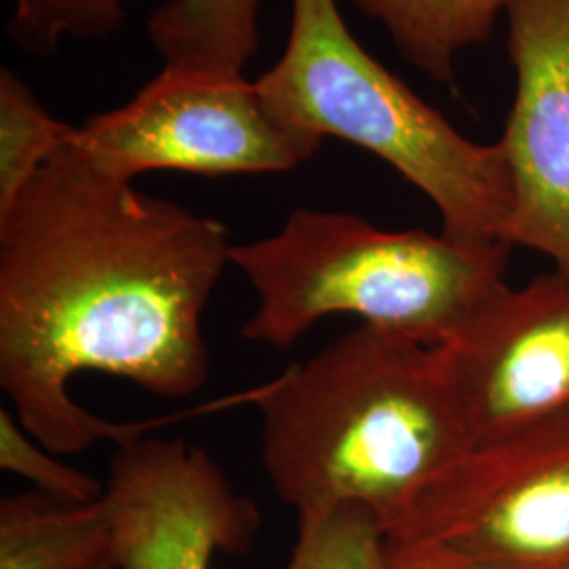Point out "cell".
<instances>
[{"instance_id":"cell-10","label":"cell","mask_w":569,"mask_h":569,"mask_svg":"<svg viewBox=\"0 0 569 569\" xmlns=\"http://www.w3.org/2000/svg\"><path fill=\"white\" fill-rule=\"evenodd\" d=\"M0 569H119L106 500L72 502L39 489L0 502Z\"/></svg>"},{"instance_id":"cell-7","label":"cell","mask_w":569,"mask_h":569,"mask_svg":"<svg viewBox=\"0 0 569 569\" xmlns=\"http://www.w3.org/2000/svg\"><path fill=\"white\" fill-rule=\"evenodd\" d=\"M103 500L119 569H211L218 552L249 550L262 526L256 502L182 439L142 435L119 446Z\"/></svg>"},{"instance_id":"cell-16","label":"cell","mask_w":569,"mask_h":569,"mask_svg":"<svg viewBox=\"0 0 569 569\" xmlns=\"http://www.w3.org/2000/svg\"><path fill=\"white\" fill-rule=\"evenodd\" d=\"M58 453L41 446L13 411L0 409V467L7 472L28 479L34 488L61 500L93 502L100 500L106 488L89 472L70 467L53 458Z\"/></svg>"},{"instance_id":"cell-9","label":"cell","mask_w":569,"mask_h":569,"mask_svg":"<svg viewBox=\"0 0 569 569\" xmlns=\"http://www.w3.org/2000/svg\"><path fill=\"white\" fill-rule=\"evenodd\" d=\"M443 350L475 443L569 406V277L500 289Z\"/></svg>"},{"instance_id":"cell-13","label":"cell","mask_w":569,"mask_h":569,"mask_svg":"<svg viewBox=\"0 0 569 569\" xmlns=\"http://www.w3.org/2000/svg\"><path fill=\"white\" fill-rule=\"evenodd\" d=\"M74 127L53 119L16 72H0V213L42 164L72 142Z\"/></svg>"},{"instance_id":"cell-11","label":"cell","mask_w":569,"mask_h":569,"mask_svg":"<svg viewBox=\"0 0 569 569\" xmlns=\"http://www.w3.org/2000/svg\"><path fill=\"white\" fill-rule=\"evenodd\" d=\"M387 28L399 53L441 84L462 51L488 41L510 0H352Z\"/></svg>"},{"instance_id":"cell-15","label":"cell","mask_w":569,"mask_h":569,"mask_svg":"<svg viewBox=\"0 0 569 569\" xmlns=\"http://www.w3.org/2000/svg\"><path fill=\"white\" fill-rule=\"evenodd\" d=\"M122 0H16L11 34L23 51L51 53L61 39H89L121 26Z\"/></svg>"},{"instance_id":"cell-17","label":"cell","mask_w":569,"mask_h":569,"mask_svg":"<svg viewBox=\"0 0 569 569\" xmlns=\"http://www.w3.org/2000/svg\"><path fill=\"white\" fill-rule=\"evenodd\" d=\"M385 569H422L418 568V566H411V563H407V561H401V559H397V557H392L390 552L387 550V545H385Z\"/></svg>"},{"instance_id":"cell-12","label":"cell","mask_w":569,"mask_h":569,"mask_svg":"<svg viewBox=\"0 0 569 569\" xmlns=\"http://www.w3.org/2000/svg\"><path fill=\"white\" fill-rule=\"evenodd\" d=\"M260 0H169L148 23L169 66L243 72L258 49Z\"/></svg>"},{"instance_id":"cell-14","label":"cell","mask_w":569,"mask_h":569,"mask_svg":"<svg viewBox=\"0 0 569 569\" xmlns=\"http://www.w3.org/2000/svg\"><path fill=\"white\" fill-rule=\"evenodd\" d=\"M284 569H385V531L361 507L298 517V538Z\"/></svg>"},{"instance_id":"cell-2","label":"cell","mask_w":569,"mask_h":569,"mask_svg":"<svg viewBox=\"0 0 569 569\" xmlns=\"http://www.w3.org/2000/svg\"><path fill=\"white\" fill-rule=\"evenodd\" d=\"M274 496L308 517L369 510L387 531L475 446L441 345L361 326L258 390Z\"/></svg>"},{"instance_id":"cell-8","label":"cell","mask_w":569,"mask_h":569,"mask_svg":"<svg viewBox=\"0 0 569 569\" xmlns=\"http://www.w3.org/2000/svg\"><path fill=\"white\" fill-rule=\"evenodd\" d=\"M517 77L502 148L512 180L509 243L569 277V0H510Z\"/></svg>"},{"instance_id":"cell-4","label":"cell","mask_w":569,"mask_h":569,"mask_svg":"<svg viewBox=\"0 0 569 569\" xmlns=\"http://www.w3.org/2000/svg\"><path fill=\"white\" fill-rule=\"evenodd\" d=\"M256 82L291 127L387 161L439 209L443 234L510 244L512 180L502 143L470 142L456 131L367 53L336 0H291L283 58Z\"/></svg>"},{"instance_id":"cell-3","label":"cell","mask_w":569,"mask_h":569,"mask_svg":"<svg viewBox=\"0 0 569 569\" xmlns=\"http://www.w3.org/2000/svg\"><path fill=\"white\" fill-rule=\"evenodd\" d=\"M510 244L382 230L338 211L296 209L279 232L232 244L256 308L243 338L287 348L331 315L446 345L507 287Z\"/></svg>"},{"instance_id":"cell-5","label":"cell","mask_w":569,"mask_h":569,"mask_svg":"<svg viewBox=\"0 0 569 569\" xmlns=\"http://www.w3.org/2000/svg\"><path fill=\"white\" fill-rule=\"evenodd\" d=\"M385 545L422 569H569V406L477 441Z\"/></svg>"},{"instance_id":"cell-1","label":"cell","mask_w":569,"mask_h":569,"mask_svg":"<svg viewBox=\"0 0 569 569\" xmlns=\"http://www.w3.org/2000/svg\"><path fill=\"white\" fill-rule=\"evenodd\" d=\"M228 230L148 197L70 143L0 213V388L41 446L79 453L152 425H117L77 403L81 373L186 399L204 387L203 319L230 264Z\"/></svg>"},{"instance_id":"cell-6","label":"cell","mask_w":569,"mask_h":569,"mask_svg":"<svg viewBox=\"0 0 569 569\" xmlns=\"http://www.w3.org/2000/svg\"><path fill=\"white\" fill-rule=\"evenodd\" d=\"M323 138L291 127L243 72L164 63L119 110L74 129L70 146L106 173H277L306 163Z\"/></svg>"}]
</instances>
